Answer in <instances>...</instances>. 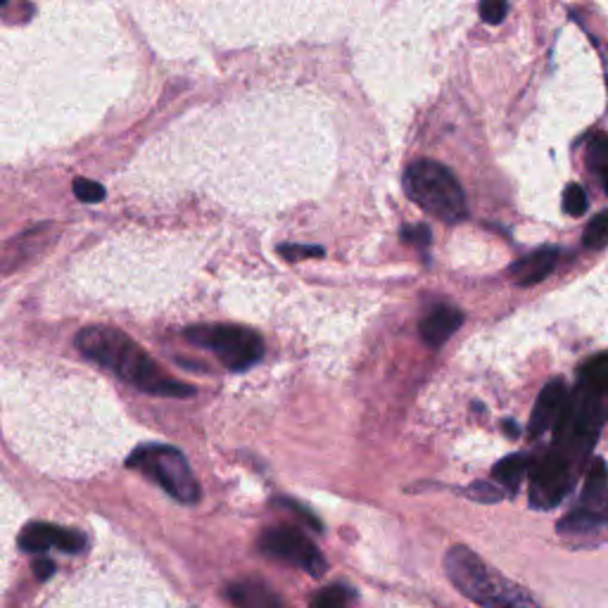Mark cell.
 <instances>
[{
	"instance_id": "obj_17",
	"label": "cell",
	"mask_w": 608,
	"mask_h": 608,
	"mask_svg": "<svg viewBox=\"0 0 608 608\" xmlns=\"http://www.w3.org/2000/svg\"><path fill=\"white\" fill-rule=\"evenodd\" d=\"M587 162H590L592 172L599 176L602 185L606 188V176H608V143L606 135H596L590 145V154H587Z\"/></svg>"
},
{
	"instance_id": "obj_24",
	"label": "cell",
	"mask_w": 608,
	"mask_h": 608,
	"mask_svg": "<svg viewBox=\"0 0 608 608\" xmlns=\"http://www.w3.org/2000/svg\"><path fill=\"white\" fill-rule=\"evenodd\" d=\"M278 253L283 254L290 262H300V259H312V257H324V247L319 245H281Z\"/></svg>"
},
{
	"instance_id": "obj_6",
	"label": "cell",
	"mask_w": 608,
	"mask_h": 608,
	"mask_svg": "<svg viewBox=\"0 0 608 608\" xmlns=\"http://www.w3.org/2000/svg\"><path fill=\"white\" fill-rule=\"evenodd\" d=\"M259 552L295 565L312 578H324V573L328 571L324 553L316 549V544L309 540L307 534H302L295 528H271L262 533Z\"/></svg>"
},
{
	"instance_id": "obj_22",
	"label": "cell",
	"mask_w": 608,
	"mask_h": 608,
	"mask_svg": "<svg viewBox=\"0 0 608 608\" xmlns=\"http://www.w3.org/2000/svg\"><path fill=\"white\" fill-rule=\"evenodd\" d=\"M466 494L475 502H483V504H494L499 499L504 497V492L499 490L497 485H492V483H485V480H480V483H473V485L468 487Z\"/></svg>"
},
{
	"instance_id": "obj_18",
	"label": "cell",
	"mask_w": 608,
	"mask_h": 608,
	"mask_svg": "<svg viewBox=\"0 0 608 608\" xmlns=\"http://www.w3.org/2000/svg\"><path fill=\"white\" fill-rule=\"evenodd\" d=\"M608 240V214L606 212H599L590 222V226L584 228L583 234V245L592 247V250H602Z\"/></svg>"
},
{
	"instance_id": "obj_23",
	"label": "cell",
	"mask_w": 608,
	"mask_h": 608,
	"mask_svg": "<svg viewBox=\"0 0 608 608\" xmlns=\"http://www.w3.org/2000/svg\"><path fill=\"white\" fill-rule=\"evenodd\" d=\"M506 13H509V5H506L504 0H485L480 5V17L485 19L487 25H502Z\"/></svg>"
},
{
	"instance_id": "obj_20",
	"label": "cell",
	"mask_w": 608,
	"mask_h": 608,
	"mask_svg": "<svg viewBox=\"0 0 608 608\" xmlns=\"http://www.w3.org/2000/svg\"><path fill=\"white\" fill-rule=\"evenodd\" d=\"M563 209H565V214H571V216H583L584 212H587V193L583 191V185H578V184L565 185Z\"/></svg>"
},
{
	"instance_id": "obj_4",
	"label": "cell",
	"mask_w": 608,
	"mask_h": 608,
	"mask_svg": "<svg viewBox=\"0 0 608 608\" xmlns=\"http://www.w3.org/2000/svg\"><path fill=\"white\" fill-rule=\"evenodd\" d=\"M153 478L166 494H172L181 504H195L200 499V485L185 456L169 444H143L126 461Z\"/></svg>"
},
{
	"instance_id": "obj_14",
	"label": "cell",
	"mask_w": 608,
	"mask_h": 608,
	"mask_svg": "<svg viewBox=\"0 0 608 608\" xmlns=\"http://www.w3.org/2000/svg\"><path fill=\"white\" fill-rule=\"evenodd\" d=\"M583 509L606 516V463L596 459L583 490Z\"/></svg>"
},
{
	"instance_id": "obj_7",
	"label": "cell",
	"mask_w": 608,
	"mask_h": 608,
	"mask_svg": "<svg viewBox=\"0 0 608 608\" xmlns=\"http://www.w3.org/2000/svg\"><path fill=\"white\" fill-rule=\"evenodd\" d=\"M573 487L571 456L549 452L540 461L530 463V504L549 511L559 506Z\"/></svg>"
},
{
	"instance_id": "obj_19",
	"label": "cell",
	"mask_w": 608,
	"mask_h": 608,
	"mask_svg": "<svg viewBox=\"0 0 608 608\" xmlns=\"http://www.w3.org/2000/svg\"><path fill=\"white\" fill-rule=\"evenodd\" d=\"M350 592L340 587V584H333V587H326V590H321L314 599V608H347L350 606Z\"/></svg>"
},
{
	"instance_id": "obj_9",
	"label": "cell",
	"mask_w": 608,
	"mask_h": 608,
	"mask_svg": "<svg viewBox=\"0 0 608 608\" xmlns=\"http://www.w3.org/2000/svg\"><path fill=\"white\" fill-rule=\"evenodd\" d=\"M568 397H571L568 387H565L561 378L549 381L540 393V397H537V402H534L533 416H530V435L542 437L547 435L549 431H553L556 424H559L561 414H563Z\"/></svg>"
},
{
	"instance_id": "obj_1",
	"label": "cell",
	"mask_w": 608,
	"mask_h": 608,
	"mask_svg": "<svg viewBox=\"0 0 608 608\" xmlns=\"http://www.w3.org/2000/svg\"><path fill=\"white\" fill-rule=\"evenodd\" d=\"M76 347L91 362L100 364L122 381L138 387L141 393L160 394V397H193L195 387L188 383L174 381L162 366L154 362L141 344L131 340L126 333L110 326H88L76 333Z\"/></svg>"
},
{
	"instance_id": "obj_21",
	"label": "cell",
	"mask_w": 608,
	"mask_h": 608,
	"mask_svg": "<svg viewBox=\"0 0 608 608\" xmlns=\"http://www.w3.org/2000/svg\"><path fill=\"white\" fill-rule=\"evenodd\" d=\"M75 195L79 197L81 203L95 204V203H103V200H105V188L100 184H95V181H91V178H76V181H75Z\"/></svg>"
},
{
	"instance_id": "obj_3",
	"label": "cell",
	"mask_w": 608,
	"mask_h": 608,
	"mask_svg": "<svg viewBox=\"0 0 608 608\" xmlns=\"http://www.w3.org/2000/svg\"><path fill=\"white\" fill-rule=\"evenodd\" d=\"M406 195L418 207L444 224H456L466 216V195L447 166L433 160H418L404 174Z\"/></svg>"
},
{
	"instance_id": "obj_28",
	"label": "cell",
	"mask_w": 608,
	"mask_h": 608,
	"mask_svg": "<svg viewBox=\"0 0 608 608\" xmlns=\"http://www.w3.org/2000/svg\"><path fill=\"white\" fill-rule=\"evenodd\" d=\"M0 7H3V3H0Z\"/></svg>"
},
{
	"instance_id": "obj_13",
	"label": "cell",
	"mask_w": 608,
	"mask_h": 608,
	"mask_svg": "<svg viewBox=\"0 0 608 608\" xmlns=\"http://www.w3.org/2000/svg\"><path fill=\"white\" fill-rule=\"evenodd\" d=\"M530 471V459L525 454H511L499 461L497 466L492 468V478L497 480L499 487L504 494H513L521 487L523 478Z\"/></svg>"
},
{
	"instance_id": "obj_25",
	"label": "cell",
	"mask_w": 608,
	"mask_h": 608,
	"mask_svg": "<svg viewBox=\"0 0 608 608\" xmlns=\"http://www.w3.org/2000/svg\"><path fill=\"white\" fill-rule=\"evenodd\" d=\"M402 238L409 240V243H416L418 247H425L431 243V231L425 226H406L402 231Z\"/></svg>"
},
{
	"instance_id": "obj_26",
	"label": "cell",
	"mask_w": 608,
	"mask_h": 608,
	"mask_svg": "<svg viewBox=\"0 0 608 608\" xmlns=\"http://www.w3.org/2000/svg\"><path fill=\"white\" fill-rule=\"evenodd\" d=\"M53 573H55V563H53V561L48 559L34 561V575H36L38 580H48Z\"/></svg>"
},
{
	"instance_id": "obj_5",
	"label": "cell",
	"mask_w": 608,
	"mask_h": 608,
	"mask_svg": "<svg viewBox=\"0 0 608 608\" xmlns=\"http://www.w3.org/2000/svg\"><path fill=\"white\" fill-rule=\"evenodd\" d=\"M197 347L214 352L219 362L231 371H245L264 356V343L257 333L234 324H209L191 326L184 333Z\"/></svg>"
},
{
	"instance_id": "obj_27",
	"label": "cell",
	"mask_w": 608,
	"mask_h": 608,
	"mask_svg": "<svg viewBox=\"0 0 608 608\" xmlns=\"http://www.w3.org/2000/svg\"><path fill=\"white\" fill-rule=\"evenodd\" d=\"M504 431H506V435H509V437H516L518 435V425L511 424V421H506Z\"/></svg>"
},
{
	"instance_id": "obj_11",
	"label": "cell",
	"mask_w": 608,
	"mask_h": 608,
	"mask_svg": "<svg viewBox=\"0 0 608 608\" xmlns=\"http://www.w3.org/2000/svg\"><path fill=\"white\" fill-rule=\"evenodd\" d=\"M226 594L234 608H288L276 592L257 580H240V583L228 584Z\"/></svg>"
},
{
	"instance_id": "obj_16",
	"label": "cell",
	"mask_w": 608,
	"mask_h": 608,
	"mask_svg": "<svg viewBox=\"0 0 608 608\" xmlns=\"http://www.w3.org/2000/svg\"><path fill=\"white\" fill-rule=\"evenodd\" d=\"M580 385L594 387V390H608V356L606 354H596L592 362H587L580 371Z\"/></svg>"
},
{
	"instance_id": "obj_15",
	"label": "cell",
	"mask_w": 608,
	"mask_h": 608,
	"mask_svg": "<svg viewBox=\"0 0 608 608\" xmlns=\"http://www.w3.org/2000/svg\"><path fill=\"white\" fill-rule=\"evenodd\" d=\"M603 525H606V516H602V513H594V511H587L580 506V509L568 513V516L559 523V533L561 534H594V533H599V530H603Z\"/></svg>"
},
{
	"instance_id": "obj_12",
	"label": "cell",
	"mask_w": 608,
	"mask_h": 608,
	"mask_svg": "<svg viewBox=\"0 0 608 608\" xmlns=\"http://www.w3.org/2000/svg\"><path fill=\"white\" fill-rule=\"evenodd\" d=\"M556 262H559V250L556 247H542V250L523 257L521 262L511 266V276L518 285L528 288V285L544 281L556 269Z\"/></svg>"
},
{
	"instance_id": "obj_10",
	"label": "cell",
	"mask_w": 608,
	"mask_h": 608,
	"mask_svg": "<svg viewBox=\"0 0 608 608\" xmlns=\"http://www.w3.org/2000/svg\"><path fill=\"white\" fill-rule=\"evenodd\" d=\"M461 324H463V314L459 309L449 307V304H440L421 321V338H424L428 347L435 350V347H443L459 331Z\"/></svg>"
},
{
	"instance_id": "obj_2",
	"label": "cell",
	"mask_w": 608,
	"mask_h": 608,
	"mask_svg": "<svg viewBox=\"0 0 608 608\" xmlns=\"http://www.w3.org/2000/svg\"><path fill=\"white\" fill-rule=\"evenodd\" d=\"M444 568L456 590L483 608H540L525 587L492 571L478 553L463 544L447 552Z\"/></svg>"
},
{
	"instance_id": "obj_8",
	"label": "cell",
	"mask_w": 608,
	"mask_h": 608,
	"mask_svg": "<svg viewBox=\"0 0 608 608\" xmlns=\"http://www.w3.org/2000/svg\"><path fill=\"white\" fill-rule=\"evenodd\" d=\"M53 547L67 553H79L86 549V537L76 533V530L57 528V525H50V523H29L19 533V549L22 552L44 553Z\"/></svg>"
}]
</instances>
